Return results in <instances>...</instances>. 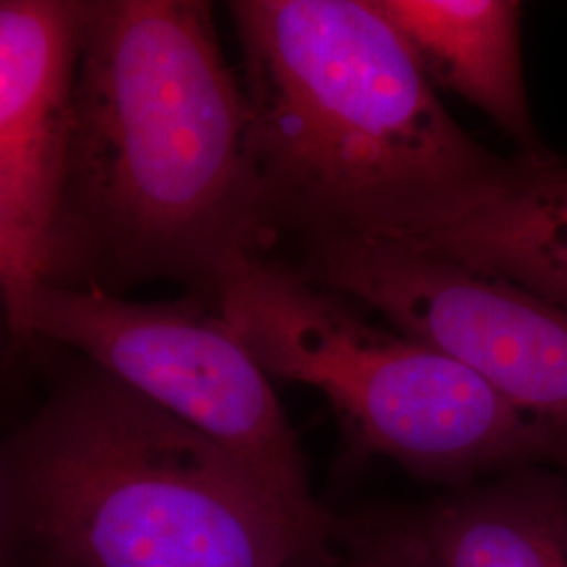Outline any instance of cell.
Instances as JSON below:
<instances>
[{
  "mask_svg": "<svg viewBox=\"0 0 567 567\" xmlns=\"http://www.w3.org/2000/svg\"><path fill=\"white\" fill-rule=\"evenodd\" d=\"M276 240L210 4L86 2L49 280L74 261L122 284H192L208 299L231 265Z\"/></svg>",
  "mask_w": 567,
  "mask_h": 567,
  "instance_id": "obj_1",
  "label": "cell"
},
{
  "mask_svg": "<svg viewBox=\"0 0 567 567\" xmlns=\"http://www.w3.org/2000/svg\"><path fill=\"white\" fill-rule=\"evenodd\" d=\"M276 236L395 240L471 200L505 156L475 142L372 0H234Z\"/></svg>",
  "mask_w": 567,
  "mask_h": 567,
  "instance_id": "obj_2",
  "label": "cell"
},
{
  "mask_svg": "<svg viewBox=\"0 0 567 567\" xmlns=\"http://www.w3.org/2000/svg\"><path fill=\"white\" fill-rule=\"evenodd\" d=\"M11 553L70 567H307L324 550L246 466L91 368L0 446Z\"/></svg>",
  "mask_w": 567,
  "mask_h": 567,
  "instance_id": "obj_3",
  "label": "cell"
},
{
  "mask_svg": "<svg viewBox=\"0 0 567 567\" xmlns=\"http://www.w3.org/2000/svg\"><path fill=\"white\" fill-rule=\"evenodd\" d=\"M267 377L318 389L368 454L454 486L519 466L561 468L543 429L433 344L365 322L290 264L250 255L208 297Z\"/></svg>",
  "mask_w": 567,
  "mask_h": 567,
  "instance_id": "obj_4",
  "label": "cell"
},
{
  "mask_svg": "<svg viewBox=\"0 0 567 567\" xmlns=\"http://www.w3.org/2000/svg\"><path fill=\"white\" fill-rule=\"evenodd\" d=\"M82 353L240 461L307 529L326 538L299 440L269 377L204 301L140 303L95 286L42 282L13 326Z\"/></svg>",
  "mask_w": 567,
  "mask_h": 567,
  "instance_id": "obj_5",
  "label": "cell"
},
{
  "mask_svg": "<svg viewBox=\"0 0 567 567\" xmlns=\"http://www.w3.org/2000/svg\"><path fill=\"white\" fill-rule=\"evenodd\" d=\"M290 264L477 372L559 450L567 473V313L515 284L410 244L299 238Z\"/></svg>",
  "mask_w": 567,
  "mask_h": 567,
  "instance_id": "obj_6",
  "label": "cell"
},
{
  "mask_svg": "<svg viewBox=\"0 0 567 567\" xmlns=\"http://www.w3.org/2000/svg\"><path fill=\"white\" fill-rule=\"evenodd\" d=\"M84 18L76 0H0V179L47 248Z\"/></svg>",
  "mask_w": 567,
  "mask_h": 567,
  "instance_id": "obj_7",
  "label": "cell"
},
{
  "mask_svg": "<svg viewBox=\"0 0 567 567\" xmlns=\"http://www.w3.org/2000/svg\"><path fill=\"white\" fill-rule=\"evenodd\" d=\"M395 243L515 284L567 313V156H505L471 200Z\"/></svg>",
  "mask_w": 567,
  "mask_h": 567,
  "instance_id": "obj_8",
  "label": "cell"
},
{
  "mask_svg": "<svg viewBox=\"0 0 567 567\" xmlns=\"http://www.w3.org/2000/svg\"><path fill=\"white\" fill-rule=\"evenodd\" d=\"M412 49L431 84L482 110L517 154L547 147L534 126L522 58V4L513 0H372Z\"/></svg>",
  "mask_w": 567,
  "mask_h": 567,
  "instance_id": "obj_9",
  "label": "cell"
},
{
  "mask_svg": "<svg viewBox=\"0 0 567 567\" xmlns=\"http://www.w3.org/2000/svg\"><path fill=\"white\" fill-rule=\"evenodd\" d=\"M437 567H567V473L519 466L419 517Z\"/></svg>",
  "mask_w": 567,
  "mask_h": 567,
  "instance_id": "obj_10",
  "label": "cell"
},
{
  "mask_svg": "<svg viewBox=\"0 0 567 567\" xmlns=\"http://www.w3.org/2000/svg\"><path fill=\"white\" fill-rule=\"evenodd\" d=\"M49 280V248L41 229L0 179V297L11 328L32 292Z\"/></svg>",
  "mask_w": 567,
  "mask_h": 567,
  "instance_id": "obj_11",
  "label": "cell"
},
{
  "mask_svg": "<svg viewBox=\"0 0 567 567\" xmlns=\"http://www.w3.org/2000/svg\"><path fill=\"white\" fill-rule=\"evenodd\" d=\"M339 567H437L419 519H386L360 534Z\"/></svg>",
  "mask_w": 567,
  "mask_h": 567,
  "instance_id": "obj_12",
  "label": "cell"
},
{
  "mask_svg": "<svg viewBox=\"0 0 567 567\" xmlns=\"http://www.w3.org/2000/svg\"><path fill=\"white\" fill-rule=\"evenodd\" d=\"M11 566V547L4 534V526H2V517H0V567Z\"/></svg>",
  "mask_w": 567,
  "mask_h": 567,
  "instance_id": "obj_13",
  "label": "cell"
},
{
  "mask_svg": "<svg viewBox=\"0 0 567 567\" xmlns=\"http://www.w3.org/2000/svg\"><path fill=\"white\" fill-rule=\"evenodd\" d=\"M28 564L32 567H70L61 561H55V559H47V557H32V559H28Z\"/></svg>",
  "mask_w": 567,
  "mask_h": 567,
  "instance_id": "obj_14",
  "label": "cell"
}]
</instances>
